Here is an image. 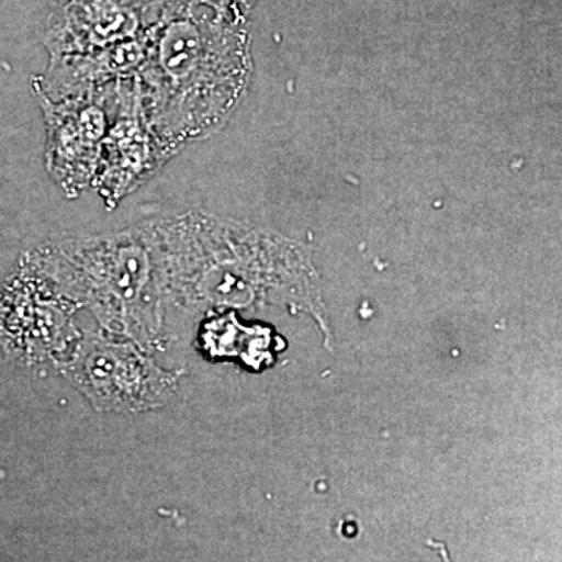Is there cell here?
Returning a JSON list of instances; mask_svg holds the SVG:
<instances>
[{
    "label": "cell",
    "mask_w": 562,
    "mask_h": 562,
    "mask_svg": "<svg viewBox=\"0 0 562 562\" xmlns=\"http://www.w3.org/2000/svg\"><path fill=\"white\" fill-rule=\"evenodd\" d=\"M128 80L61 99H50L32 85L46 125L47 172L68 198H77L92 187L101 165L103 143Z\"/></svg>",
    "instance_id": "2"
},
{
    "label": "cell",
    "mask_w": 562,
    "mask_h": 562,
    "mask_svg": "<svg viewBox=\"0 0 562 562\" xmlns=\"http://www.w3.org/2000/svg\"><path fill=\"white\" fill-rule=\"evenodd\" d=\"M138 70L140 110L180 154L224 124L249 77L246 36L199 0H162Z\"/></svg>",
    "instance_id": "1"
},
{
    "label": "cell",
    "mask_w": 562,
    "mask_h": 562,
    "mask_svg": "<svg viewBox=\"0 0 562 562\" xmlns=\"http://www.w3.org/2000/svg\"><path fill=\"white\" fill-rule=\"evenodd\" d=\"M176 155L179 154L155 133L144 116L135 77L125 83L120 109L103 143L101 165L92 188L109 205H116Z\"/></svg>",
    "instance_id": "3"
}]
</instances>
